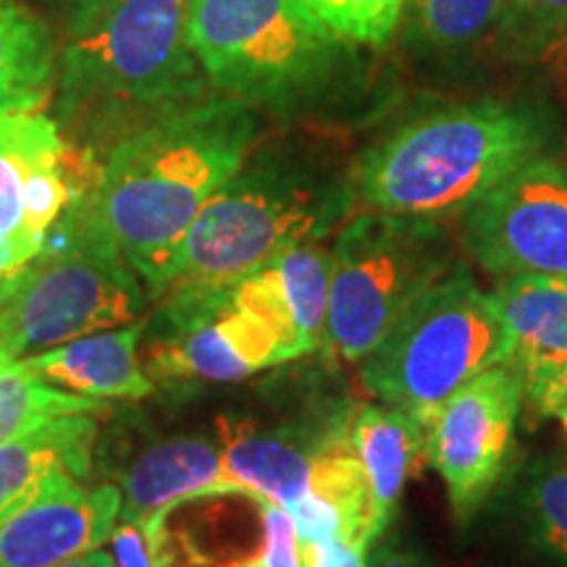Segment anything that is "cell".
Listing matches in <instances>:
<instances>
[{
    "instance_id": "6da1fadb",
    "label": "cell",
    "mask_w": 567,
    "mask_h": 567,
    "mask_svg": "<svg viewBox=\"0 0 567 567\" xmlns=\"http://www.w3.org/2000/svg\"><path fill=\"white\" fill-rule=\"evenodd\" d=\"M258 137V111L213 92L113 142L74 197L158 300L197 213L243 168Z\"/></svg>"
},
{
    "instance_id": "7a4b0ae2",
    "label": "cell",
    "mask_w": 567,
    "mask_h": 567,
    "mask_svg": "<svg viewBox=\"0 0 567 567\" xmlns=\"http://www.w3.org/2000/svg\"><path fill=\"white\" fill-rule=\"evenodd\" d=\"M563 124L534 97L439 103L396 118L354 155L350 176L365 210L444 221L526 163L557 155Z\"/></svg>"
},
{
    "instance_id": "3957f363",
    "label": "cell",
    "mask_w": 567,
    "mask_h": 567,
    "mask_svg": "<svg viewBox=\"0 0 567 567\" xmlns=\"http://www.w3.org/2000/svg\"><path fill=\"white\" fill-rule=\"evenodd\" d=\"M350 166L302 142H271L203 205L166 292L229 297L276 255L321 243L354 213Z\"/></svg>"
},
{
    "instance_id": "277c9868",
    "label": "cell",
    "mask_w": 567,
    "mask_h": 567,
    "mask_svg": "<svg viewBox=\"0 0 567 567\" xmlns=\"http://www.w3.org/2000/svg\"><path fill=\"white\" fill-rule=\"evenodd\" d=\"M187 38L210 87L255 111L321 116L371 92L358 45L300 0H189Z\"/></svg>"
},
{
    "instance_id": "5b68a950",
    "label": "cell",
    "mask_w": 567,
    "mask_h": 567,
    "mask_svg": "<svg viewBox=\"0 0 567 567\" xmlns=\"http://www.w3.org/2000/svg\"><path fill=\"white\" fill-rule=\"evenodd\" d=\"M189 0H122L76 21L59 74L61 122L84 142V163L97 151L163 113L208 95L187 38Z\"/></svg>"
},
{
    "instance_id": "8992f818",
    "label": "cell",
    "mask_w": 567,
    "mask_h": 567,
    "mask_svg": "<svg viewBox=\"0 0 567 567\" xmlns=\"http://www.w3.org/2000/svg\"><path fill=\"white\" fill-rule=\"evenodd\" d=\"M153 300L151 287L74 197L42 250L0 281V354L21 360L140 321Z\"/></svg>"
},
{
    "instance_id": "52a82bcc",
    "label": "cell",
    "mask_w": 567,
    "mask_h": 567,
    "mask_svg": "<svg viewBox=\"0 0 567 567\" xmlns=\"http://www.w3.org/2000/svg\"><path fill=\"white\" fill-rule=\"evenodd\" d=\"M505 354L492 297L463 258L360 360V384L375 402L405 410L425 429L460 386L505 363Z\"/></svg>"
},
{
    "instance_id": "ba28073f",
    "label": "cell",
    "mask_w": 567,
    "mask_h": 567,
    "mask_svg": "<svg viewBox=\"0 0 567 567\" xmlns=\"http://www.w3.org/2000/svg\"><path fill=\"white\" fill-rule=\"evenodd\" d=\"M442 221L352 213L331 245L326 350L360 363L434 284L463 260Z\"/></svg>"
},
{
    "instance_id": "9c48e42d",
    "label": "cell",
    "mask_w": 567,
    "mask_h": 567,
    "mask_svg": "<svg viewBox=\"0 0 567 567\" xmlns=\"http://www.w3.org/2000/svg\"><path fill=\"white\" fill-rule=\"evenodd\" d=\"M354 410L339 394L302 386L274 410L224 413L216 439L243 494L284 509L316 494L358 513L368 502V481L352 446Z\"/></svg>"
},
{
    "instance_id": "30bf717a",
    "label": "cell",
    "mask_w": 567,
    "mask_h": 567,
    "mask_svg": "<svg viewBox=\"0 0 567 567\" xmlns=\"http://www.w3.org/2000/svg\"><path fill=\"white\" fill-rule=\"evenodd\" d=\"M460 245L494 281L567 287V161L544 155L478 197L460 216Z\"/></svg>"
},
{
    "instance_id": "8fae6325",
    "label": "cell",
    "mask_w": 567,
    "mask_h": 567,
    "mask_svg": "<svg viewBox=\"0 0 567 567\" xmlns=\"http://www.w3.org/2000/svg\"><path fill=\"white\" fill-rule=\"evenodd\" d=\"M526 408L509 368L494 365L460 386L423 429V452L444 481L455 523L471 530L515 463V436Z\"/></svg>"
},
{
    "instance_id": "7c38bea8",
    "label": "cell",
    "mask_w": 567,
    "mask_h": 567,
    "mask_svg": "<svg viewBox=\"0 0 567 567\" xmlns=\"http://www.w3.org/2000/svg\"><path fill=\"white\" fill-rule=\"evenodd\" d=\"M142 365L155 384H239L292 363L271 326L229 300L163 292L145 321Z\"/></svg>"
},
{
    "instance_id": "4fadbf2b",
    "label": "cell",
    "mask_w": 567,
    "mask_h": 567,
    "mask_svg": "<svg viewBox=\"0 0 567 567\" xmlns=\"http://www.w3.org/2000/svg\"><path fill=\"white\" fill-rule=\"evenodd\" d=\"M95 457L101 471L122 494V517L147 520L189 499L216 494H243L226 467L218 439L203 434H155L97 436Z\"/></svg>"
},
{
    "instance_id": "5bb4252c",
    "label": "cell",
    "mask_w": 567,
    "mask_h": 567,
    "mask_svg": "<svg viewBox=\"0 0 567 567\" xmlns=\"http://www.w3.org/2000/svg\"><path fill=\"white\" fill-rule=\"evenodd\" d=\"M82 168L55 118L0 113V239L45 245L84 182Z\"/></svg>"
},
{
    "instance_id": "9a60e30c",
    "label": "cell",
    "mask_w": 567,
    "mask_h": 567,
    "mask_svg": "<svg viewBox=\"0 0 567 567\" xmlns=\"http://www.w3.org/2000/svg\"><path fill=\"white\" fill-rule=\"evenodd\" d=\"M122 517V494L59 473L34 499L0 520V567H53L101 549Z\"/></svg>"
},
{
    "instance_id": "2e32d148",
    "label": "cell",
    "mask_w": 567,
    "mask_h": 567,
    "mask_svg": "<svg viewBox=\"0 0 567 567\" xmlns=\"http://www.w3.org/2000/svg\"><path fill=\"white\" fill-rule=\"evenodd\" d=\"M473 528L513 567H567V457L515 460Z\"/></svg>"
},
{
    "instance_id": "e0dca14e",
    "label": "cell",
    "mask_w": 567,
    "mask_h": 567,
    "mask_svg": "<svg viewBox=\"0 0 567 567\" xmlns=\"http://www.w3.org/2000/svg\"><path fill=\"white\" fill-rule=\"evenodd\" d=\"M502 329L505 365L517 375L523 400L538 415L567 405V287L538 279L494 281L488 289Z\"/></svg>"
},
{
    "instance_id": "ac0fdd59",
    "label": "cell",
    "mask_w": 567,
    "mask_h": 567,
    "mask_svg": "<svg viewBox=\"0 0 567 567\" xmlns=\"http://www.w3.org/2000/svg\"><path fill=\"white\" fill-rule=\"evenodd\" d=\"M331 247L297 245L231 289V302L279 334L289 360L326 350Z\"/></svg>"
},
{
    "instance_id": "d6986e66",
    "label": "cell",
    "mask_w": 567,
    "mask_h": 567,
    "mask_svg": "<svg viewBox=\"0 0 567 567\" xmlns=\"http://www.w3.org/2000/svg\"><path fill=\"white\" fill-rule=\"evenodd\" d=\"M145 321L147 316L116 329L71 339L21 360L45 381L74 394L109 402H140L158 389L142 365L140 347L145 337Z\"/></svg>"
},
{
    "instance_id": "ffe728a7",
    "label": "cell",
    "mask_w": 567,
    "mask_h": 567,
    "mask_svg": "<svg viewBox=\"0 0 567 567\" xmlns=\"http://www.w3.org/2000/svg\"><path fill=\"white\" fill-rule=\"evenodd\" d=\"M352 446L368 481V534L373 547L389 534L423 452V429L405 410L371 402L352 417Z\"/></svg>"
},
{
    "instance_id": "44dd1931",
    "label": "cell",
    "mask_w": 567,
    "mask_h": 567,
    "mask_svg": "<svg viewBox=\"0 0 567 567\" xmlns=\"http://www.w3.org/2000/svg\"><path fill=\"white\" fill-rule=\"evenodd\" d=\"M97 436V415H66L0 444V520L34 499L59 473L92 481Z\"/></svg>"
},
{
    "instance_id": "7402d4cb",
    "label": "cell",
    "mask_w": 567,
    "mask_h": 567,
    "mask_svg": "<svg viewBox=\"0 0 567 567\" xmlns=\"http://www.w3.org/2000/svg\"><path fill=\"white\" fill-rule=\"evenodd\" d=\"M507 0H405L400 30L415 59L455 61L499 40Z\"/></svg>"
},
{
    "instance_id": "603a6c76",
    "label": "cell",
    "mask_w": 567,
    "mask_h": 567,
    "mask_svg": "<svg viewBox=\"0 0 567 567\" xmlns=\"http://www.w3.org/2000/svg\"><path fill=\"white\" fill-rule=\"evenodd\" d=\"M55 74L59 61L48 27L17 0H0V113L38 111Z\"/></svg>"
},
{
    "instance_id": "cb8c5ba5",
    "label": "cell",
    "mask_w": 567,
    "mask_h": 567,
    "mask_svg": "<svg viewBox=\"0 0 567 567\" xmlns=\"http://www.w3.org/2000/svg\"><path fill=\"white\" fill-rule=\"evenodd\" d=\"M105 413H111L109 400L55 386L24 360H0V444L32 434L55 417Z\"/></svg>"
},
{
    "instance_id": "d4e9b609",
    "label": "cell",
    "mask_w": 567,
    "mask_h": 567,
    "mask_svg": "<svg viewBox=\"0 0 567 567\" xmlns=\"http://www.w3.org/2000/svg\"><path fill=\"white\" fill-rule=\"evenodd\" d=\"M502 42L517 59L567 66V0H507Z\"/></svg>"
},
{
    "instance_id": "484cf974",
    "label": "cell",
    "mask_w": 567,
    "mask_h": 567,
    "mask_svg": "<svg viewBox=\"0 0 567 567\" xmlns=\"http://www.w3.org/2000/svg\"><path fill=\"white\" fill-rule=\"evenodd\" d=\"M321 24L354 45L381 48L400 30L405 0H300Z\"/></svg>"
},
{
    "instance_id": "4316f807",
    "label": "cell",
    "mask_w": 567,
    "mask_h": 567,
    "mask_svg": "<svg viewBox=\"0 0 567 567\" xmlns=\"http://www.w3.org/2000/svg\"><path fill=\"white\" fill-rule=\"evenodd\" d=\"M255 502L260 513V542L247 567H302L300 536L287 509L268 499Z\"/></svg>"
},
{
    "instance_id": "83f0119b",
    "label": "cell",
    "mask_w": 567,
    "mask_h": 567,
    "mask_svg": "<svg viewBox=\"0 0 567 567\" xmlns=\"http://www.w3.org/2000/svg\"><path fill=\"white\" fill-rule=\"evenodd\" d=\"M302 567H368L371 549L350 538H326V542L300 544Z\"/></svg>"
},
{
    "instance_id": "f1b7e54d",
    "label": "cell",
    "mask_w": 567,
    "mask_h": 567,
    "mask_svg": "<svg viewBox=\"0 0 567 567\" xmlns=\"http://www.w3.org/2000/svg\"><path fill=\"white\" fill-rule=\"evenodd\" d=\"M111 555L116 567H155L151 542H147L145 528L137 520L118 517L116 528L111 534Z\"/></svg>"
},
{
    "instance_id": "f546056e",
    "label": "cell",
    "mask_w": 567,
    "mask_h": 567,
    "mask_svg": "<svg viewBox=\"0 0 567 567\" xmlns=\"http://www.w3.org/2000/svg\"><path fill=\"white\" fill-rule=\"evenodd\" d=\"M368 567H434V563L421 549L408 547V544L394 542V538H389V542L381 538L371 549Z\"/></svg>"
},
{
    "instance_id": "4dcf8cb0",
    "label": "cell",
    "mask_w": 567,
    "mask_h": 567,
    "mask_svg": "<svg viewBox=\"0 0 567 567\" xmlns=\"http://www.w3.org/2000/svg\"><path fill=\"white\" fill-rule=\"evenodd\" d=\"M42 250V245L17 243V239H0V281L21 271Z\"/></svg>"
},
{
    "instance_id": "1f68e13d",
    "label": "cell",
    "mask_w": 567,
    "mask_h": 567,
    "mask_svg": "<svg viewBox=\"0 0 567 567\" xmlns=\"http://www.w3.org/2000/svg\"><path fill=\"white\" fill-rule=\"evenodd\" d=\"M53 567H116V563H113L111 551L95 549V551H87V555H80V557H74V559H66V563L53 565Z\"/></svg>"
},
{
    "instance_id": "d6a6232c",
    "label": "cell",
    "mask_w": 567,
    "mask_h": 567,
    "mask_svg": "<svg viewBox=\"0 0 567 567\" xmlns=\"http://www.w3.org/2000/svg\"><path fill=\"white\" fill-rule=\"evenodd\" d=\"M69 3L76 9V21H84L113 9V6L122 3V0H69Z\"/></svg>"
},
{
    "instance_id": "836d02e7",
    "label": "cell",
    "mask_w": 567,
    "mask_h": 567,
    "mask_svg": "<svg viewBox=\"0 0 567 567\" xmlns=\"http://www.w3.org/2000/svg\"><path fill=\"white\" fill-rule=\"evenodd\" d=\"M557 417H559V421H563V429H565V436H567V405H565L563 410H559Z\"/></svg>"
},
{
    "instance_id": "e575fe53",
    "label": "cell",
    "mask_w": 567,
    "mask_h": 567,
    "mask_svg": "<svg viewBox=\"0 0 567 567\" xmlns=\"http://www.w3.org/2000/svg\"><path fill=\"white\" fill-rule=\"evenodd\" d=\"M0 360H9V358H3V354H0Z\"/></svg>"
}]
</instances>
